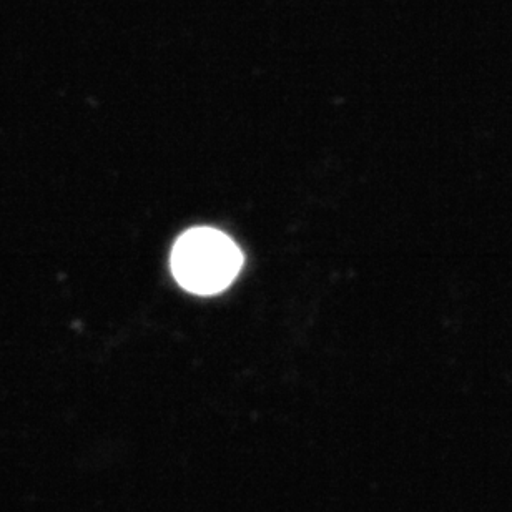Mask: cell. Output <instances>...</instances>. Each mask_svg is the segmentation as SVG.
<instances>
[{"label":"cell","instance_id":"1","mask_svg":"<svg viewBox=\"0 0 512 512\" xmlns=\"http://www.w3.org/2000/svg\"><path fill=\"white\" fill-rule=\"evenodd\" d=\"M170 263L182 288L197 295H215L227 290L237 278L243 253L220 230L193 228L178 238Z\"/></svg>","mask_w":512,"mask_h":512}]
</instances>
